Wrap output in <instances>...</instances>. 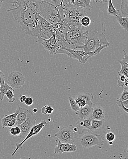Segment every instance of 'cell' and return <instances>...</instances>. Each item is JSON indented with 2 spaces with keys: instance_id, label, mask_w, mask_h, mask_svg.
I'll return each mask as SVG.
<instances>
[{
  "instance_id": "obj_21",
  "label": "cell",
  "mask_w": 128,
  "mask_h": 159,
  "mask_svg": "<svg viewBox=\"0 0 128 159\" xmlns=\"http://www.w3.org/2000/svg\"><path fill=\"white\" fill-rule=\"evenodd\" d=\"M78 96L83 97L85 100L87 105L90 106V107H92L93 103L92 101L94 97L92 93H90V92H85L83 94H79Z\"/></svg>"
},
{
  "instance_id": "obj_15",
  "label": "cell",
  "mask_w": 128,
  "mask_h": 159,
  "mask_svg": "<svg viewBox=\"0 0 128 159\" xmlns=\"http://www.w3.org/2000/svg\"><path fill=\"white\" fill-rule=\"evenodd\" d=\"M65 40L66 42V47L69 49H75L76 47L74 38L72 35V32L69 27L67 30L65 34Z\"/></svg>"
},
{
  "instance_id": "obj_13",
  "label": "cell",
  "mask_w": 128,
  "mask_h": 159,
  "mask_svg": "<svg viewBox=\"0 0 128 159\" xmlns=\"http://www.w3.org/2000/svg\"><path fill=\"white\" fill-rule=\"evenodd\" d=\"M18 113L16 116V123L15 126H18L22 124L26 120L29 110L25 108L18 107L17 109Z\"/></svg>"
},
{
  "instance_id": "obj_53",
  "label": "cell",
  "mask_w": 128,
  "mask_h": 159,
  "mask_svg": "<svg viewBox=\"0 0 128 159\" xmlns=\"http://www.w3.org/2000/svg\"><path fill=\"white\" fill-rule=\"evenodd\" d=\"M4 0H0V2H4Z\"/></svg>"
},
{
  "instance_id": "obj_39",
  "label": "cell",
  "mask_w": 128,
  "mask_h": 159,
  "mask_svg": "<svg viewBox=\"0 0 128 159\" xmlns=\"http://www.w3.org/2000/svg\"><path fill=\"white\" fill-rule=\"evenodd\" d=\"M16 118H13L12 120H10V121H9V122L7 123V125H6V127H7V128H11V127H14V126H15V124H16Z\"/></svg>"
},
{
  "instance_id": "obj_44",
  "label": "cell",
  "mask_w": 128,
  "mask_h": 159,
  "mask_svg": "<svg viewBox=\"0 0 128 159\" xmlns=\"http://www.w3.org/2000/svg\"><path fill=\"white\" fill-rule=\"evenodd\" d=\"M126 78V76H124V75H120L119 80H121V81L124 82L125 81Z\"/></svg>"
},
{
  "instance_id": "obj_31",
  "label": "cell",
  "mask_w": 128,
  "mask_h": 159,
  "mask_svg": "<svg viewBox=\"0 0 128 159\" xmlns=\"http://www.w3.org/2000/svg\"><path fill=\"white\" fill-rule=\"evenodd\" d=\"M13 90L9 89L8 91H6L5 95H6L7 98H8V102L9 103H13L15 102V98H14V94L13 93Z\"/></svg>"
},
{
  "instance_id": "obj_34",
  "label": "cell",
  "mask_w": 128,
  "mask_h": 159,
  "mask_svg": "<svg viewBox=\"0 0 128 159\" xmlns=\"http://www.w3.org/2000/svg\"><path fill=\"white\" fill-rule=\"evenodd\" d=\"M115 135L113 132H108L105 135V139L108 142L114 141L115 139Z\"/></svg>"
},
{
  "instance_id": "obj_12",
  "label": "cell",
  "mask_w": 128,
  "mask_h": 159,
  "mask_svg": "<svg viewBox=\"0 0 128 159\" xmlns=\"http://www.w3.org/2000/svg\"><path fill=\"white\" fill-rule=\"evenodd\" d=\"M77 151V146L74 144L62 143L59 140L58 144L54 149V154L62 155L63 153H69Z\"/></svg>"
},
{
  "instance_id": "obj_37",
  "label": "cell",
  "mask_w": 128,
  "mask_h": 159,
  "mask_svg": "<svg viewBox=\"0 0 128 159\" xmlns=\"http://www.w3.org/2000/svg\"><path fill=\"white\" fill-rule=\"evenodd\" d=\"M24 102L27 106H31L33 105V103H34V100L31 96H28V97H27Z\"/></svg>"
},
{
  "instance_id": "obj_20",
  "label": "cell",
  "mask_w": 128,
  "mask_h": 159,
  "mask_svg": "<svg viewBox=\"0 0 128 159\" xmlns=\"http://www.w3.org/2000/svg\"><path fill=\"white\" fill-rule=\"evenodd\" d=\"M18 113V110L16 109V110L15 111V112L11 114L6 115L4 117L2 118V120H1L2 127L3 128L6 127V125L9 121L13 119V118H16Z\"/></svg>"
},
{
  "instance_id": "obj_43",
  "label": "cell",
  "mask_w": 128,
  "mask_h": 159,
  "mask_svg": "<svg viewBox=\"0 0 128 159\" xmlns=\"http://www.w3.org/2000/svg\"><path fill=\"white\" fill-rule=\"evenodd\" d=\"M118 85L119 86L123 87L124 86V82L121 81L120 80H118Z\"/></svg>"
},
{
  "instance_id": "obj_32",
  "label": "cell",
  "mask_w": 128,
  "mask_h": 159,
  "mask_svg": "<svg viewBox=\"0 0 128 159\" xmlns=\"http://www.w3.org/2000/svg\"><path fill=\"white\" fill-rule=\"evenodd\" d=\"M128 99V91L125 89H123V92L120 95L119 99L117 100V102H122Z\"/></svg>"
},
{
  "instance_id": "obj_47",
  "label": "cell",
  "mask_w": 128,
  "mask_h": 159,
  "mask_svg": "<svg viewBox=\"0 0 128 159\" xmlns=\"http://www.w3.org/2000/svg\"><path fill=\"white\" fill-rule=\"evenodd\" d=\"M38 109L37 108H33V109H32V112L34 113H37L38 112Z\"/></svg>"
},
{
  "instance_id": "obj_51",
  "label": "cell",
  "mask_w": 128,
  "mask_h": 159,
  "mask_svg": "<svg viewBox=\"0 0 128 159\" xmlns=\"http://www.w3.org/2000/svg\"><path fill=\"white\" fill-rule=\"evenodd\" d=\"M2 5V2H0V9H1Z\"/></svg>"
},
{
  "instance_id": "obj_2",
  "label": "cell",
  "mask_w": 128,
  "mask_h": 159,
  "mask_svg": "<svg viewBox=\"0 0 128 159\" xmlns=\"http://www.w3.org/2000/svg\"><path fill=\"white\" fill-rule=\"evenodd\" d=\"M104 33H99L93 30L88 32L85 43L83 46L76 47L74 49H80L85 52H90L97 49L101 45H110Z\"/></svg>"
},
{
  "instance_id": "obj_46",
  "label": "cell",
  "mask_w": 128,
  "mask_h": 159,
  "mask_svg": "<svg viewBox=\"0 0 128 159\" xmlns=\"http://www.w3.org/2000/svg\"><path fill=\"white\" fill-rule=\"evenodd\" d=\"M124 86L125 87L128 86V78L126 77L125 79V81H124Z\"/></svg>"
},
{
  "instance_id": "obj_23",
  "label": "cell",
  "mask_w": 128,
  "mask_h": 159,
  "mask_svg": "<svg viewBox=\"0 0 128 159\" xmlns=\"http://www.w3.org/2000/svg\"><path fill=\"white\" fill-rule=\"evenodd\" d=\"M9 89L12 90L14 91L13 88L10 87L8 84L5 82L3 84L0 85V91H1V94H2V97L4 99V97L5 95L6 91H8Z\"/></svg>"
},
{
  "instance_id": "obj_41",
  "label": "cell",
  "mask_w": 128,
  "mask_h": 159,
  "mask_svg": "<svg viewBox=\"0 0 128 159\" xmlns=\"http://www.w3.org/2000/svg\"><path fill=\"white\" fill-rule=\"evenodd\" d=\"M83 2L85 5L86 7L88 8H91V6H90L91 0H82Z\"/></svg>"
},
{
  "instance_id": "obj_4",
  "label": "cell",
  "mask_w": 128,
  "mask_h": 159,
  "mask_svg": "<svg viewBox=\"0 0 128 159\" xmlns=\"http://www.w3.org/2000/svg\"><path fill=\"white\" fill-rule=\"evenodd\" d=\"M39 14L51 25L63 21L58 7L43 1L40 4Z\"/></svg>"
},
{
  "instance_id": "obj_26",
  "label": "cell",
  "mask_w": 128,
  "mask_h": 159,
  "mask_svg": "<svg viewBox=\"0 0 128 159\" xmlns=\"http://www.w3.org/2000/svg\"><path fill=\"white\" fill-rule=\"evenodd\" d=\"M75 101L76 102V104L80 108L84 107L87 105L86 102L85 100L83 97H80V96H78V95L76 96V98H75Z\"/></svg>"
},
{
  "instance_id": "obj_14",
  "label": "cell",
  "mask_w": 128,
  "mask_h": 159,
  "mask_svg": "<svg viewBox=\"0 0 128 159\" xmlns=\"http://www.w3.org/2000/svg\"><path fill=\"white\" fill-rule=\"evenodd\" d=\"M93 110V108L92 107H90L86 105L85 107L80 108L79 111L75 113L78 115L79 120H81L88 117H91Z\"/></svg>"
},
{
  "instance_id": "obj_6",
  "label": "cell",
  "mask_w": 128,
  "mask_h": 159,
  "mask_svg": "<svg viewBox=\"0 0 128 159\" xmlns=\"http://www.w3.org/2000/svg\"><path fill=\"white\" fill-rule=\"evenodd\" d=\"M79 134L73 130V126L69 125L61 129L55 134V136L58 138L62 143L73 144Z\"/></svg>"
},
{
  "instance_id": "obj_54",
  "label": "cell",
  "mask_w": 128,
  "mask_h": 159,
  "mask_svg": "<svg viewBox=\"0 0 128 159\" xmlns=\"http://www.w3.org/2000/svg\"><path fill=\"white\" fill-rule=\"evenodd\" d=\"M127 153H128V147H127Z\"/></svg>"
},
{
  "instance_id": "obj_17",
  "label": "cell",
  "mask_w": 128,
  "mask_h": 159,
  "mask_svg": "<svg viewBox=\"0 0 128 159\" xmlns=\"http://www.w3.org/2000/svg\"><path fill=\"white\" fill-rule=\"evenodd\" d=\"M105 126V121L104 119L102 120H95L93 119L92 120L91 126L90 127L89 130L91 131L100 130L102 129Z\"/></svg>"
},
{
  "instance_id": "obj_27",
  "label": "cell",
  "mask_w": 128,
  "mask_h": 159,
  "mask_svg": "<svg viewBox=\"0 0 128 159\" xmlns=\"http://www.w3.org/2000/svg\"><path fill=\"white\" fill-rule=\"evenodd\" d=\"M91 19L88 15L84 16L80 20V24L83 27L86 28L89 27L91 24Z\"/></svg>"
},
{
  "instance_id": "obj_45",
  "label": "cell",
  "mask_w": 128,
  "mask_h": 159,
  "mask_svg": "<svg viewBox=\"0 0 128 159\" xmlns=\"http://www.w3.org/2000/svg\"><path fill=\"white\" fill-rule=\"evenodd\" d=\"M120 102L123 104L126 107H128V99L126 100V101H124V102Z\"/></svg>"
},
{
  "instance_id": "obj_33",
  "label": "cell",
  "mask_w": 128,
  "mask_h": 159,
  "mask_svg": "<svg viewBox=\"0 0 128 159\" xmlns=\"http://www.w3.org/2000/svg\"><path fill=\"white\" fill-rule=\"evenodd\" d=\"M44 2H47L48 3L51 4L52 5L58 7L60 5H62L64 0H43Z\"/></svg>"
},
{
  "instance_id": "obj_1",
  "label": "cell",
  "mask_w": 128,
  "mask_h": 159,
  "mask_svg": "<svg viewBox=\"0 0 128 159\" xmlns=\"http://www.w3.org/2000/svg\"><path fill=\"white\" fill-rule=\"evenodd\" d=\"M43 0H13L10 4L15 6L9 8L14 20L19 25L26 34L38 37L41 30L39 11Z\"/></svg>"
},
{
  "instance_id": "obj_25",
  "label": "cell",
  "mask_w": 128,
  "mask_h": 159,
  "mask_svg": "<svg viewBox=\"0 0 128 159\" xmlns=\"http://www.w3.org/2000/svg\"><path fill=\"white\" fill-rule=\"evenodd\" d=\"M68 101H69L70 105L72 110L75 112L79 111V109H80V108L78 107V105L76 104L75 99H73L71 96H69L68 97Z\"/></svg>"
},
{
  "instance_id": "obj_24",
  "label": "cell",
  "mask_w": 128,
  "mask_h": 159,
  "mask_svg": "<svg viewBox=\"0 0 128 159\" xmlns=\"http://www.w3.org/2000/svg\"><path fill=\"white\" fill-rule=\"evenodd\" d=\"M120 11L123 15L128 16V0H122Z\"/></svg>"
},
{
  "instance_id": "obj_18",
  "label": "cell",
  "mask_w": 128,
  "mask_h": 159,
  "mask_svg": "<svg viewBox=\"0 0 128 159\" xmlns=\"http://www.w3.org/2000/svg\"><path fill=\"white\" fill-rule=\"evenodd\" d=\"M91 117H88L85 118L83 120H78V122H76L77 127L78 128H82L83 129H89L90 127L91 126L92 124Z\"/></svg>"
},
{
  "instance_id": "obj_49",
  "label": "cell",
  "mask_w": 128,
  "mask_h": 159,
  "mask_svg": "<svg viewBox=\"0 0 128 159\" xmlns=\"http://www.w3.org/2000/svg\"><path fill=\"white\" fill-rule=\"evenodd\" d=\"M3 100V98L2 97V94H1V91H0V101H2Z\"/></svg>"
},
{
  "instance_id": "obj_55",
  "label": "cell",
  "mask_w": 128,
  "mask_h": 159,
  "mask_svg": "<svg viewBox=\"0 0 128 159\" xmlns=\"http://www.w3.org/2000/svg\"><path fill=\"white\" fill-rule=\"evenodd\" d=\"M126 107L128 108V107Z\"/></svg>"
},
{
  "instance_id": "obj_40",
  "label": "cell",
  "mask_w": 128,
  "mask_h": 159,
  "mask_svg": "<svg viewBox=\"0 0 128 159\" xmlns=\"http://www.w3.org/2000/svg\"><path fill=\"white\" fill-rule=\"evenodd\" d=\"M5 80L4 74L0 70V85L5 82Z\"/></svg>"
},
{
  "instance_id": "obj_36",
  "label": "cell",
  "mask_w": 128,
  "mask_h": 159,
  "mask_svg": "<svg viewBox=\"0 0 128 159\" xmlns=\"http://www.w3.org/2000/svg\"><path fill=\"white\" fill-rule=\"evenodd\" d=\"M73 4L79 7H83V8L86 7L85 5L83 2L82 0H74Z\"/></svg>"
},
{
  "instance_id": "obj_28",
  "label": "cell",
  "mask_w": 128,
  "mask_h": 159,
  "mask_svg": "<svg viewBox=\"0 0 128 159\" xmlns=\"http://www.w3.org/2000/svg\"><path fill=\"white\" fill-rule=\"evenodd\" d=\"M124 53V57L122 60H118V62L120 64V65L123 66L128 68V55L127 54L126 51H123Z\"/></svg>"
},
{
  "instance_id": "obj_42",
  "label": "cell",
  "mask_w": 128,
  "mask_h": 159,
  "mask_svg": "<svg viewBox=\"0 0 128 159\" xmlns=\"http://www.w3.org/2000/svg\"><path fill=\"white\" fill-rule=\"evenodd\" d=\"M27 96H26L25 95H22L20 98V102H21V103L24 102Z\"/></svg>"
},
{
  "instance_id": "obj_52",
  "label": "cell",
  "mask_w": 128,
  "mask_h": 159,
  "mask_svg": "<svg viewBox=\"0 0 128 159\" xmlns=\"http://www.w3.org/2000/svg\"><path fill=\"white\" fill-rule=\"evenodd\" d=\"M124 89H126V90H128V86L125 87H124Z\"/></svg>"
},
{
  "instance_id": "obj_3",
  "label": "cell",
  "mask_w": 128,
  "mask_h": 159,
  "mask_svg": "<svg viewBox=\"0 0 128 159\" xmlns=\"http://www.w3.org/2000/svg\"><path fill=\"white\" fill-rule=\"evenodd\" d=\"M79 143L83 148H89L97 146L99 149H102L104 146V140L102 134H98L92 133L89 129H83L79 133Z\"/></svg>"
},
{
  "instance_id": "obj_5",
  "label": "cell",
  "mask_w": 128,
  "mask_h": 159,
  "mask_svg": "<svg viewBox=\"0 0 128 159\" xmlns=\"http://www.w3.org/2000/svg\"><path fill=\"white\" fill-rule=\"evenodd\" d=\"M109 46L110 45H101L96 50L90 52H85L80 49L77 50V49H69L66 47H64V48L69 53L70 57L77 60L79 61L80 63L85 64L86 63L89 58L99 54L103 49Z\"/></svg>"
},
{
  "instance_id": "obj_30",
  "label": "cell",
  "mask_w": 128,
  "mask_h": 159,
  "mask_svg": "<svg viewBox=\"0 0 128 159\" xmlns=\"http://www.w3.org/2000/svg\"><path fill=\"white\" fill-rule=\"evenodd\" d=\"M54 111V109L51 106H46L43 107L41 109V112L43 114H52Z\"/></svg>"
},
{
  "instance_id": "obj_38",
  "label": "cell",
  "mask_w": 128,
  "mask_h": 159,
  "mask_svg": "<svg viewBox=\"0 0 128 159\" xmlns=\"http://www.w3.org/2000/svg\"><path fill=\"white\" fill-rule=\"evenodd\" d=\"M117 104H118V107L120 108L123 111V112L126 113L127 115L128 116V108L126 107L123 104L120 102H117Z\"/></svg>"
},
{
  "instance_id": "obj_29",
  "label": "cell",
  "mask_w": 128,
  "mask_h": 159,
  "mask_svg": "<svg viewBox=\"0 0 128 159\" xmlns=\"http://www.w3.org/2000/svg\"><path fill=\"white\" fill-rule=\"evenodd\" d=\"M10 133L12 135L18 136L21 133V129L19 126H15V127H12L10 128Z\"/></svg>"
},
{
  "instance_id": "obj_16",
  "label": "cell",
  "mask_w": 128,
  "mask_h": 159,
  "mask_svg": "<svg viewBox=\"0 0 128 159\" xmlns=\"http://www.w3.org/2000/svg\"><path fill=\"white\" fill-rule=\"evenodd\" d=\"M105 112L104 108L101 106H98L93 108L91 117L93 119L102 120L105 118Z\"/></svg>"
},
{
  "instance_id": "obj_35",
  "label": "cell",
  "mask_w": 128,
  "mask_h": 159,
  "mask_svg": "<svg viewBox=\"0 0 128 159\" xmlns=\"http://www.w3.org/2000/svg\"><path fill=\"white\" fill-rule=\"evenodd\" d=\"M118 74L119 76L124 75L126 78H128V68L123 66H121V69L118 72Z\"/></svg>"
},
{
  "instance_id": "obj_11",
  "label": "cell",
  "mask_w": 128,
  "mask_h": 159,
  "mask_svg": "<svg viewBox=\"0 0 128 159\" xmlns=\"http://www.w3.org/2000/svg\"><path fill=\"white\" fill-rule=\"evenodd\" d=\"M38 42L43 45L44 48L49 52L50 54L55 55L58 45L55 34H53L48 39H45L41 37H38Z\"/></svg>"
},
{
  "instance_id": "obj_50",
  "label": "cell",
  "mask_w": 128,
  "mask_h": 159,
  "mask_svg": "<svg viewBox=\"0 0 128 159\" xmlns=\"http://www.w3.org/2000/svg\"><path fill=\"white\" fill-rule=\"evenodd\" d=\"M114 142L113 141H109V145H112L113 144Z\"/></svg>"
},
{
  "instance_id": "obj_19",
  "label": "cell",
  "mask_w": 128,
  "mask_h": 159,
  "mask_svg": "<svg viewBox=\"0 0 128 159\" xmlns=\"http://www.w3.org/2000/svg\"><path fill=\"white\" fill-rule=\"evenodd\" d=\"M115 17L121 27L128 32V17L124 18L122 15L119 14Z\"/></svg>"
},
{
  "instance_id": "obj_8",
  "label": "cell",
  "mask_w": 128,
  "mask_h": 159,
  "mask_svg": "<svg viewBox=\"0 0 128 159\" xmlns=\"http://www.w3.org/2000/svg\"><path fill=\"white\" fill-rule=\"evenodd\" d=\"M36 118L33 112L31 110H29L26 120L18 126H19L21 133L19 138L21 140H23L26 137L31 129L35 125Z\"/></svg>"
},
{
  "instance_id": "obj_10",
  "label": "cell",
  "mask_w": 128,
  "mask_h": 159,
  "mask_svg": "<svg viewBox=\"0 0 128 159\" xmlns=\"http://www.w3.org/2000/svg\"><path fill=\"white\" fill-rule=\"evenodd\" d=\"M8 84L13 88L19 89L25 83V78L23 75L18 71H13L7 77Z\"/></svg>"
},
{
  "instance_id": "obj_7",
  "label": "cell",
  "mask_w": 128,
  "mask_h": 159,
  "mask_svg": "<svg viewBox=\"0 0 128 159\" xmlns=\"http://www.w3.org/2000/svg\"><path fill=\"white\" fill-rule=\"evenodd\" d=\"M69 27L72 32L76 47L84 45L86 41L89 31L82 25L79 26L69 25Z\"/></svg>"
},
{
  "instance_id": "obj_48",
  "label": "cell",
  "mask_w": 128,
  "mask_h": 159,
  "mask_svg": "<svg viewBox=\"0 0 128 159\" xmlns=\"http://www.w3.org/2000/svg\"><path fill=\"white\" fill-rule=\"evenodd\" d=\"M100 3H102V2H104L105 3H106L107 2L108 0H98Z\"/></svg>"
},
{
  "instance_id": "obj_9",
  "label": "cell",
  "mask_w": 128,
  "mask_h": 159,
  "mask_svg": "<svg viewBox=\"0 0 128 159\" xmlns=\"http://www.w3.org/2000/svg\"><path fill=\"white\" fill-rule=\"evenodd\" d=\"M46 125H47V122L45 120H43V121H41L38 124L34 125L31 129L28 132L27 135L23 139V141L20 143H18V144H16L15 145L16 147V149L12 152L11 156H14L18 150L22 148V146H23V145L24 143L26 141L29 139L31 138L34 136L36 135L39 134L42 130V129H43L44 127H45Z\"/></svg>"
},
{
  "instance_id": "obj_22",
  "label": "cell",
  "mask_w": 128,
  "mask_h": 159,
  "mask_svg": "<svg viewBox=\"0 0 128 159\" xmlns=\"http://www.w3.org/2000/svg\"><path fill=\"white\" fill-rule=\"evenodd\" d=\"M108 14L109 16H116L118 15L119 11L115 9L113 4L112 0H109L108 8Z\"/></svg>"
}]
</instances>
